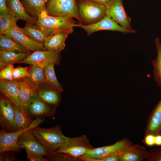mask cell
Masks as SVG:
<instances>
[{"label":"cell","instance_id":"cell-17","mask_svg":"<svg viewBox=\"0 0 161 161\" xmlns=\"http://www.w3.org/2000/svg\"><path fill=\"white\" fill-rule=\"evenodd\" d=\"M149 134H161V99L148 117L145 135Z\"/></svg>","mask_w":161,"mask_h":161},{"label":"cell","instance_id":"cell-1","mask_svg":"<svg viewBox=\"0 0 161 161\" xmlns=\"http://www.w3.org/2000/svg\"><path fill=\"white\" fill-rule=\"evenodd\" d=\"M31 131L34 137L44 147L47 155L56 153L63 144L66 136L62 133L59 125L47 129L38 126L31 129Z\"/></svg>","mask_w":161,"mask_h":161},{"label":"cell","instance_id":"cell-2","mask_svg":"<svg viewBox=\"0 0 161 161\" xmlns=\"http://www.w3.org/2000/svg\"><path fill=\"white\" fill-rule=\"evenodd\" d=\"M75 24L72 17L50 16L47 14L46 10L42 11L37 18V25L47 36L59 31H64L71 34L74 32L73 27Z\"/></svg>","mask_w":161,"mask_h":161},{"label":"cell","instance_id":"cell-29","mask_svg":"<svg viewBox=\"0 0 161 161\" xmlns=\"http://www.w3.org/2000/svg\"><path fill=\"white\" fill-rule=\"evenodd\" d=\"M154 41L157 55L155 58L152 61L153 68L154 78L161 90V43L158 37L156 38Z\"/></svg>","mask_w":161,"mask_h":161},{"label":"cell","instance_id":"cell-25","mask_svg":"<svg viewBox=\"0 0 161 161\" xmlns=\"http://www.w3.org/2000/svg\"><path fill=\"white\" fill-rule=\"evenodd\" d=\"M29 72V76L26 78L35 92L40 85L46 82L43 68L37 65H31Z\"/></svg>","mask_w":161,"mask_h":161},{"label":"cell","instance_id":"cell-9","mask_svg":"<svg viewBox=\"0 0 161 161\" xmlns=\"http://www.w3.org/2000/svg\"><path fill=\"white\" fill-rule=\"evenodd\" d=\"M24 106L27 113L32 119L51 117L56 112V108L43 102L35 94Z\"/></svg>","mask_w":161,"mask_h":161},{"label":"cell","instance_id":"cell-39","mask_svg":"<svg viewBox=\"0 0 161 161\" xmlns=\"http://www.w3.org/2000/svg\"><path fill=\"white\" fill-rule=\"evenodd\" d=\"M7 0H0V14H4L7 13Z\"/></svg>","mask_w":161,"mask_h":161},{"label":"cell","instance_id":"cell-19","mask_svg":"<svg viewBox=\"0 0 161 161\" xmlns=\"http://www.w3.org/2000/svg\"><path fill=\"white\" fill-rule=\"evenodd\" d=\"M69 34L65 31H59L49 34L44 44L46 49L61 52L65 49V41Z\"/></svg>","mask_w":161,"mask_h":161},{"label":"cell","instance_id":"cell-31","mask_svg":"<svg viewBox=\"0 0 161 161\" xmlns=\"http://www.w3.org/2000/svg\"><path fill=\"white\" fill-rule=\"evenodd\" d=\"M14 68L13 64H10L1 69L0 72V79L9 80H14L13 76Z\"/></svg>","mask_w":161,"mask_h":161},{"label":"cell","instance_id":"cell-26","mask_svg":"<svg viewBox=\"0 0 161 161\" xmlns=\"http://www.w3.org/2000/svg\"><path fill=\"white\" fill-rule=\"evenodd\" d=\"M26 11L37 18L43 11L46 10L47 0H20Z\"/></svg>","mask_w":161,"mask_h":161},{"label":"cell","instance_id":"cell-24","mask_svg":"<svg viewBox=\"0 0 161 161\" xmlns=\"http://www.w3.org/2000/svg\"><path fill=\"white\" fill-rule=\"evenodd\" d=\"M18 28L22 32L33 40L43 44L45 42L47 36L37 25L26 23L24 27H18Z\"/></svg>","mask_w":161,"mask_h":161},{"label":"cell","instance_id":"cell-14","mask_svg":"<svg viewBox=\"0 0 161 161\" xmlns=\"http://www.w3.org/2000/svg\"><path fill=\"white\" fill-rule=\"evenodd\" d=\"M18 27L7 30L4 34L12 38L28 50L34 51L46 50L44 44L32 39L22 32Z\"/></svg>","mask_w":161,"mask_h":161},{"label":"cell","instance_id":"cell-33","mask_svg":"<svg viewBox=\"0 0 161 161\" xmlns=\"http://www.w3.org/2000/svg\"><path fill=\"white\" fill-rule=\"evenodd\" d=\"M46 159L47 161H71L76 160L62 153H55L47 155Z\"/></svg>","mask_w":161,"mask_h":161},{"label":"cell","instance_id":"cell-6","mask_svg":"<svg viewBox=\"0 0 161 161\" xmlns=\"http://www.w3.org/2000/svg\"><path fill=\"white\" fill-rule=\"evenodd\" d=\"M46 10L49 15L70 17L80 23L76 0H47Z\"/></svg>","mask_w":161,"mask_h":161},{"label":"cell","instance_id":"cell-15","mask_svg":"<svg viewBox=\"0 0 161 161\" xmlns=\"http://www.w3.org/2000/svg\"><path fill=\"white\" fill-rule=\"evenodd\" d=\"M17 82V80H9L0 79V93L21 111L26 112L24 105L21 103L19 99Z\"/></svg>","mask_w":161,"mask_h":161},{"label":"cell","instance_id":"cell-5","mask_svg":"<svg viewBox=\"0 0 161 161\" xmlns=\"http://www.w3.org/2000/svg\"><path fill=\"white\" fill-rule=\"evenodd\" d=\"M132 143L127 138H123L113 144L95 148L89 150L80 160L85 161H101L104 158L115 154H121L127 150Z\"/></svg>","mask_w":161,"mask_h":161},{"label":"cell","instance_id":"cell-22","mask_svg":"<svg viewBox=\"0 0 161 161\" xmlns=\"http://www.w3.org/2000/svg\"><path fill=\"white\" fill-rule=\"evenodd\" d=\"M17 85L19 101L24 106L35 94V91L26 77L18 79Z\"/></svg>","mask_w":161,"mask_h":161},{"label":"cell","instance_id":"cell-16","mask_svg":"<svg viewBox=\"0 0 161 161\" xmlns=\"http://www.w3.org/2000/svg\"><path fill=\"white\" fill-rule=\"evenodd\" d=\"M38 98L45 103L56 108L59 106L61 99V92L48 86L46 83L40 85L35 92Z\"/></svg>","mask_w":161,"mask_h":161},{"label":"cell","instance_id":"cell-41","mask_svg":"<svg viewBox=\"0 0 161 161\" xmlns=\"http://www.w3.org/2000/svg\"><path fill=\"white\" fill-rule=\"evenodd\" d=\"M106 5L111 0H88Z\"/></svg>","mask_w":161,"mask_h":161},{"label":"cell","instance_id":"cell-35","mask_svg":"<svg viewBox=\"0 0 161 161\" xmlns=\"http://www.w3.org/2000/svg\"><path fill=\"white\" fill-rule=\"evenodd\" d=\"M15 152L7 151L0 153V161H17L18 159L15 155Z\"/></svg>","mask_w":161,"mask_h":161},{"label":"cell","instance_id":"cell-40","mask_svg":"<svg viewBox=\"0 0 161 161\" xmlns=\"http://www.w3.org/2000/svg\"><path fill=\"white\" fill-rule=\"evenodd\" d=\"M155 145L161 146V134L155 135Z\"/></svg>","mask_w":161,"mask_h":161},{"label":"cell","instance_id":"cell-23","mask_svg":"<svg viewBox=\"0 0 161 161\" xmlns=\"http://www.w3.org/2000/svg\"><path fill=\"white\" fill-rule=\"evenodd\" d=\"M54 63H50L43 68V72L46 79L47 85L51 89L61 92L63 91V89L58 81L54 70Z\"/></svg>","mask_w":161,"mask_h":161},{"label":"cell","instance_id":"cell-18","mask_svg":"<svg viewBox=\"0 0 161 161\" xmlns=\"http://www.w3.org/2000/svg\"><path fill=\"white\" fill-rule=\"evenodd\" d=\"M8 11L14 15L18 20L26 23L37 24V18L29 14L25 10L20 0H7Z\"/></svg>","mask_w":161,"mask_h":161},{"label":"cell","instance_id":"cell-8","mask_svg":"<svg viewBox=\"0 0 161 161\" xmlns=\"http://www.w3.org/2000/svg\"><path fill=\"white\" fill-rule=\"evenodd\" d=\"M105 6L106 16L125 29L134 30L131 26V19L125 10L122 0H111Z\"/></svg>","mask_w":161,"mask_h":161},{"label":"cell","instance_id":"cell-37","mask_svg":"<svg viewBox=\"0 0 161 161\" xmlns=\"http://www.w3.org/2000/svg\"><path fill=\"white\" fill-rule=\"evenodd\" d=\"M26 158L30 161H47L45 158L26 150Z\"/></svg>","mask_w":161,"mask_h":161},{"label":"cell","instance_id":"cell-32","mask_svg":"<svg viewBox=\"0 0 161 161\" xmlns=\"http://www.w3.org/2000/svg\"><path fill=\"white\" fill-rule=\"evenodd\" d=\"M27 67L18 66L14 68L13 71V76L14 79L18 80L23 78L28 77L29 75Z\"/></svg>","mask_w":161,"mask_h":161},{"label":"cell","instance_id":"cell-20","mask_svg":"<svg viewBox=\"0 0 161 161\" xmlns=\"http://www.w3.org/2000/svg\"><path fill=\"white\" fill-rule=\"evenodd\" d=\"M148 154L144 147L132 144L120 155L119 161H142L146 159Z\"/></svg>","mask_w":161,"mask_h":161},{"label":"cell","instance_id":"cell-3","mask_svg":"<svg viewBox=\"0 0 161 161\" xmlns=\"http://www.w3.org/2000/svg\"><path fill=\"white\" fill-rule=\"evenodd\" d=\"M94 148L85 134L74 138L65 136L63 144L56 153H62L78 160Z\"/></svg>","mask_w":161,"mask_h":161},{"label":"cell","instance_id":"cell-11","mask_svg":"<svg viewBox=\"0 0 161 161\" xmlns=\"http://www.w3.org/2000/svg\"><path fill=\"white\" fill-rule=\"evenodd\" d=\"M74 27L82 28L86 32L88 36L96 32L105 30L117 31L125 33H134L137 32L135 30L129 31L125 29L106 15L102 19L95 23L89 25H84L79 22L76 23Z\"/></svg>","mask_w":161,"mask_h":161},{"label":"cell","instance_id":"cell-21","mask_svg":"<svg viewBox=\"0 0 161 161\" xmlns=\"http://www.w3.org/2000/svg\"><path fill=\"white\" fill-rule=\"evenodd\" d=\"M30 52L7 51L0 50L1 70L10 64L17 63L27 57Z\"/></svg>","mask_w":161,"mask_h":161},{"label":"cell","instance_id":"cell-34","mask_svg":"<svg viewBox=\"0 0 161 161\" xmlns=\"http://www.w3.org/2000/svg\"><path fill=\"white\" fill-rule=\"evenodd\" d=\"M147 161H161V147L151 150L146 159Z\"/></svg>","mask_w":161,"mask_h":161},{"label":"cell","instance_id":"cell-30","mask_svg":"<svg viewBox=\"0 0 161 161\" xmlns=\"http://www.w3.org/2000/svg\"><path fill=\"white\" fill-rule=\"evenodd\" d=\"M18 20L8 11L5 13L0 14V34H4L10 28L17 27L16 22Z\"/></svg>","mask_w":161,"mask_h":161},{"label":"cell","instance_id":"cell-10","mask_svg":"<svg viewBox=\"0 0 161 161\" xmlns=\"http://www.w3.org/2000/svg\"><path fill=\"white\" fill-rule=\"evenodd\" d=\"M60 53L57 51L36 50L17 63L36 64L43 68L50 63L59 64L61 60Z\"/></svg>","mask_w":161,"mask_h":161},{"label":"cell","instance_id":"cell-4","mask_svg":"<svg viewBox=\"0 0 161 161\" xmlns=\"http://www.w3.org/2000/svg\"><path fill=\"white\" fill-rule=\"evenodd\" d=\"M76 3L80 23L83 24L95 23L105 16L104 5L88 0H77Z\"/></svg>","mask_w":161,"mask_h":161},{"label":"cell","instance_id":"cell-38","mask_svg":"<svg viewBox=\"0 0 161 161\" xmlns=\"http://www.w3.org/2000/svg\"><path fill=\"white\" fill-rule=\"evenodd\" d=\"M120 154H115L102 159L101 161H119Z\"/></svg>","mask_w":161,"mask_h":161},{"label":"cell","instance_id":"cell-36","mask_svg":"<svg viewBox=\"0 0 161 161\" xmlns=\"http://www.w3.org/2000/svg\"><path fill=\"white\" fill-rule=\"evenodd\" d=\"M155 135L149 134L145 135L142 142L147 146L151 147L155 145Z\"/></svg>","mask_w":161,"mask_h":161},{"label":"cell","instance_id":"cell-7","mask_svg":"<svg viewBox=\"0 0 161 161\" xmlns=\"http://www.w3.org/2000/svg\"><path fill=\"white\" fill-rule=\"evenodd\" d=\"M44 119L43 118H36L33 120L30 127L23 130L7 132L1 129L0 131V153L7 151L20 152L22 149L18 147L17 143L20 135L24 131L38 126L44 122Z\"/></svg>","mask_w":161,"mask_h":161},{"label":"cell","instance_id":"cell-27","mask_svg":"<svg viewBox=\"0 0 161 161\" xmlns=\"http://www.w3.org/2000/svg\"><path fill=\"white\" fill-rule=\"evenodd\" d=\"M11 103L14 112L15 125L16 131L24 129L30 127L33 120L26 112L22 111L16 105Z\"/></svg>","mask_w":161,"mask_h":161},{"label":"cell","instance_id":"cell-13","mask_svg":"<svg viewBox=\"0 0 161 161\" xmlns=\"http://www.w3.org/2000/svg\"><path fill=\"white\" fill-rule=\"evenodd\" d=\"M17 143L18 147L21 149H25L43 157L47 155L44 147L34 137L31 129L24 131L20 135Z\"/></svg>","mask_w":161,"mask_h":161},{"label":"cell","instance_id":"cell-28","mask_svg":"<svg viewBox=\"0 0 161 161\" xmlns=\"http://www.w3.org/2000/svg\"><path fill=\"white\" fill-rule=\"evenodd\" d=\"M0 50L25 52L30 51L4 34L0 35Z\"/></svg>","mask_w":161,"mask_h":161},{"label":"cell","instance_id":"cell-12","mask_svg":"<svg viewBox=\"0 0 161 161\" xmlns=\"http://www.w3.org/2000/svg\"><path fill=\"white\" fill-rule=\"evenodd\" d=\"M0 124L1 129L6 132L16 131L15 125V116L11 102L1 94L0 99Z\"/></svg>","mask_w":161,"mask_h":161}]
</instances>
